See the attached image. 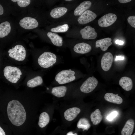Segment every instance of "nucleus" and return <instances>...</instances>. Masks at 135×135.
<instances>
[{"instance_id": "f257e3e1", "label": "nucleus", "mask_w": 135, "mask_h": 135, "mask_svg": "<svg viewBox=\"0 0 135 135\" xmlns=\"http://www.w3.org/2000/svg\"><path fill=\"white\" fill-rule=\"evenodd\" d=\"M8 116L11 123L16 126H20L25 122L26 113L24 108L18 101L14 100L8 103L7 109Z\"/></svg>"}, {"instance_id": "f03ea898", "label": "nucleus", "mask_w": 135, "mask_h": 135, "mask_svg": "<svg viewBox=\"0 0 135 135\" xmlns=\"http://www.w3.org/2000/svg\"><path fill=\"white\" fill-rule=\"evenodd\" d=\"M57 57L54 54L49 52L43 53L39 57L38 62L42 68H46L52 67L56 62Z\"/></svg>"}, {"instance_id": "7ed1b4c3", "label": "nucleus", "mask_w": 135, "mask_h": 135, "mask_svg": "<svg viewBox=\"0 0 135 135\" xmlns=\"http://www.w3.org/2000/svg\"><path fill=\"white\" fill-rule=\"evenodd\" d=\"M4 76L9 82L16 83L20 78L22 74L20 70L16 67L8 66L5 67L4 70Z\"/></svg>"}, {"instance_id": "20e7f679", "label": "nucleus", "mask_w": 135, "mask_h": 135, "mask_svg": "<svg viewBox=\"0 0 135 135\" xmlns=\"http://www.w3.org/2000/svg\"><path fill=\"white\" fill-rule=\"evenodd\" d=\"M75 72L71 69L63 70L58 73L56 76V81L60 84H64L72 82L76 77Z\"/></svg>"}, {"instance_id": "39448f33", "label": "nucleus", "mask_w": 135, "mask_h": 135, "mask_svg": "<svg viewBox=\"0 0 135 135\" xmlns=\"http://www.w3.org/2000/svg\"><path fill=\"white\" fill-rule=\"evenodd\" d=\"M8 52L9 55L11 58L18 61H23L26 57V50L21 45L16 46L14 48L10 49Z\"/></svg>"}, {"instance_id": "423d86ee", "label": "nucleus", "mask_w": 135, "mask_h": 135, "mask_svg": "<svg viewBox=\"0 0 135 135\" xmlns=\"http://www.w3.org/2000/svg\"><path fill=\"white\" fill-rule=\"evenodd\" d=\"M98 81L95 78L90 77L82 84L80 88L81 91L85 93H88L92 92L96 87Z\"/></svg>"}, {"instance_id": "0eeeda50", "label": "nucleus", "mask_w": 135, "mask_h": 135, "mask_svg": "<svg viewBox=\"0 0 135 135\" xmlns=\"http://www.w3.org/2000/svg\"><path fill=\"white\" fill-rule=\"evenodd\" d=\"M117 19V16L116 14L113 13H109L100 18L98 20V24L100 27H108L114 23Z\"/></svg>"}, {"instance_id": "6e6552de", "label": "nucleus", "mask_w": 135, "mask_h": 135, "mask_svg": "<svg viewBox=\"0 0 135 135\" xmlns=\"http://www.w3.org/2000/svg\"><path fill=\"white\" fill-rule=\"evenodd\" d=\"M20 26L23 28L31 30L37 28L38 23L35 18L30 17H26L21 20L20 22Z\"/></svg>"}, {"instance_id": "1a4fd4ad", "label": "nucleus", "mask_w": 135, "mask_h": 135, "mask_svg": "<svg viewBox=\"0 0 135 135\" xmlns=\"http://www.w3.org/2000/svg\"><path fill=\"white\" fill-rule=\"evenodd\" d=\"M97 17L96 14L93 12L87 10L82 14L78 20V21L81 24H85L94 20Z\"/></svg>"}, {"instance_id": "9d476101", "label": "nucleus", "mask_w": 135, "mask_h": 135, "mask_svg": "<svg viewBox=\"0 0 135 135\" xmlns=\"http://www.w3.org/2000/svg\"><path fill=\"white\" fill-rule=\"evenodd\" d=\"M113 59V56L110 52H107L104 54L101 60V67L104 70L108 71L110 69Z\"/></svg>"}, {"instance_id": "9b49d317", "label": "nucleus", "mask_w": 135, "mask_h": 135, "mask_svg": "<svg viewBox=\"0 0 135 135\" xmlns=\"http://www.w3.org/2000/svg\"><path fill=\"white\" fill-rule=\"evenodd\" d=\"M82 38L86 40L94 39L97 36V32L94 28L88 26L81 29L80 31Z\"/></svg>"}, {"instance_id": "f8f14e48", "label": "nucleus", "mask_w": 135, "mask_h": 135, "mask_svg": "<svg viewBox=\"0 0 135 135\" xmlns=\"http://www.w3.org/2000/svg\"><path fill=\"white\" fill-rule=\"evenodd\" d=\"M81 110L77 107H74L66 110L64 113L65 119L68 121H71L74 119L80 114Z\"/></svg>"}, {"instance_id": "ddd939ff", "label": "nucleus", "mask_w": 135, "mask_h": 135, "mask_svg": "<svg viewBox=\"0 0 135 135\" xmlns=\"http://www.w3.org/2000/svg\"><path fill=\"white\" fill-rule=\"evenodd\" d=\"M92 50L91 46L86 43H79L76 45L74 48V51L76 53L84 54L89 52Z\"/></svg>"}, {"instance_id": "4468645a", "label": "nucleus", "mask_w": 135, "mask_h": 135, "mask_svg": "<svg viewBox=\"0 0 135 135\" xmlns=\"http://www.w3.org/2000/svg\"><path fill=\"white\" fill-rule=\"evenodd\" d=\"M92 3L88 1H84L81 3L75 9L74 14L75 16L81 15L91 6Z\"/></svg>"}, {"instance_id": "2eb2a0df", "label": "nucleus", "mask_w": 135, "mask_h": 135, "mask_svg": "<svg viewBox=\"0 0 135 135\" xmlns=\"http://www.w3.org/2000/svg\"><path fill=\"white\" fill-rule=\"evenodd\" d=\"M119 84L122 88L126 91L130 90L133 87L132 80L128 77L124 76L122 77L120 80Z\"/></svg>"}, {"instance_id": "dca6fc26", "label": "nucleus", "mask_w": 135, "mask_h": 135, "mask_svg": "<svg viewBox=\"0 0 135 135\" xmlns=\"http://www.w3.org/2000/svg\"><path fill=\"white\" fill-rule=\"evenodd\" d=\"M112 39L109 38H106L97 40L96 42V47H100L103 51L106 50L112 43Z\"/></svg>"}, {"instance_id": "f3484780", "label": "nucleus", "mask_w": 135, "mask_h": 135, "mask_svg": "<svg viewBox=\"0 0 135 135\" xmlns=\"http://www.w3.org/2000/svg\"><path fill=\"white\" fill-rule=\"evenodd\" d=\"M134 120L132 119L128 120L126 123L122 130V135H131L134 131Z\"/></svg>"}, {"instance_id": "a211bd4d", "label": "nucleus", "mask_w": 135, "mask_h": 135, "mask_svg": "<svg viewBox=\"0 0 135 135\" xmlns=\"http://www.w3.org/2000/svg\"><path fill=\"white\" fill-rule=\"evenodd\" d=\"M105 99L110 102L120 104L123 102L122 98L118 95V94H115L112 93H107L104 96Z\"/></svg>"}, {"instance_id": "6ab92c4d", "label": "nucleus", "mask_w": 135, "mask_h": 135, "mask_svg": "<svg viewBox=\"0 0 135 135\" xmlns=\"http://www.w3.org/2000/svg\"><path fill=\"white\" fill-rule=\"evenodd\" d=\"M47 36L54 45L58 47L62 46L63 38L58 34L49 32L47 34Z\"/></svg>"}, {"instance_id": "aec40b11", "label": "nucleus", "mask_w": 135, "mask_h": 135, "mask_svg": "<svg viewBox=\"0 0 135 135\" xmlns=\"http://www.w3.org/2000/svg\"><path fill=\"white\" fill-rule=\"evenodd\" d=\"M11 27L10 23L8 21L0 24V38H2L8 36L10 33Z\"/></svg>"}, {"instance_id": "412c9836", "label": "nucleus", "mask_w": 135, "mask_h": 135, "mask_svg": "<svg viewBox=\"0 0 135 135\" xmlns=\"http://www.w3.org/2000/svg\"><path fill=\"white\" fill-rule=\"evenodd\" d=\"M68 10V9L65 7L56 8L52 10L50 12V15L54 18H58L65 14Z\"/></svg>"}, {"instance_id": "4be33fe9", "label": "nucleus", "mask_w": 135, "mask_h": 135, "mask_svg": "<svg viewBox=\"0 0 135 135\" xmlns=\"http://www.w3.org/2000/svg\"><path fill=\"white\" fill-rule=\"evenodd\" d=\"M90 118L91 121L94 125L100 123L102 119V116L99 109H97L91 114Z\"/></svg>"}, {"instance_id": "5701e85b", "label": "nucleus", "mask_w": 135, "mask_h": 135, "mask_svg": "<svg viewBox=\"0 0 135 135\" xmlns=\"http://www.w3.org/2000/svg\"><path fill=\"white\" fill-rule=\"evenodd\" d=\"M67 90V88L65 86L55 87L52 89V93L58 98H62L65 96Z\"/></svg>"}, {"instance_id": "b1692460", "label": "nucleus", "mask_w": 135, "mask_h": 135, "mask_svg": "<svg viewBox=\"0 0 135 135\" xmlns=\"http://www.w3.org/2000/svg\"><path fill=\"white\" fill-rule=\"evenodd\" d=\"M50 117L48 114L46 112H43L40 115L38 122V125L41 128L46 126L49 123Z\"/></svg>"}, {"instance_id": "393cba45", "label": "nucleus", "mask_w": 135, "mask_h": 135, "mask_svg": "<svg viewBox=\"0 0 135 135\" xmlns=\"http://www.w3.org/2000/svg\"><path fill=\"white\" fill-rule=\"evenodd\" d=\"M43 82L42 78L41 76H38L28 80L27 84L28 87L33 88L41 84Z\"/></svg>"}, {"instance_id": "a878e982", "label": "nucleus", "mask_w": 135, "mask_h": 135, "mask_svg": "<svg viewBox=\"0 0 135 135\" xmlns=\"http://www.w3.org/2000/svg\"><path fill=\"white\" fill-rule=\"evenodd\" d=\"M78 128H82L83 130H88L90 127L91 125L88 120L86 118H82L79 120L77 124Z\"/></svg>"}, {"instance_id": "bb28decb", "label": "nucleus", "mask_w": 135, "mask_h": 135, "mask_svg": "<svg viewBox=\"0 0 135 135\" xmlns=\"http://www.w3.org/2000/svg\"><path fill=\"white\" fill-rule=\"evenodd\" d=\"M69 28L68 25L65 24L52 28L50 30L52 32H64L68 31Z\"/></svg>"}, {"instance_id": "cd10ccee", "label": "nucleus", "mask_w": 135, "mask_h": 135, "mask_svg": "<svg viewBox=\"0 0 135 135\" xmlns=\"http://www.w3.org/2000/svg\"><path fill=\"white\" fill-rule=\"evenodd\" d=\"M18 4L20 7H25L29 5L31 2L30 0H17Z\"/></svg>"}, {"instance_id": "c85d7f7f", "label": "nucleus", "mask_w": 135, "mask_h": 135, "mask_svg": "<svg viewBox=\"0 0 135 135\" xmlns=\"http://www.w3.org/2000/svg\"><path fill=\"white\" fill-rule=\"evenodd\" d=\"M128 21L131 26L135 28V16H129L128 18Z\"/></svg>"}, {"instance_id": "c756f323", "label": "nucleus", "mask_w": 135, "mask_h": 135, "mask_svg": "<svg viewBox=\"0 0 135 135\" xmlns=\"http://www.w3.org/2000/svg\"><path fill=\"white\" fill-rule=\"evenodd\" d=\"M118 114V113L117 112H113L107 116V118L109 121H112L117 116Z\"/></svg>"}, {"instance_id": "7c9ffc66", "label": "nucleus", "mask_w": 135, "mask_h": 135, "mask_svg": "<svg viewBox=\"0 0 135 135\" xmlns=\"http://www.w3.org/2000/svg\"><path fill=\"white\" fill-rule=\"evenodd\" d=\"M124 59V57L122 56H116L115 60L117 61L118 60H123Z\"/></svg>"}, {"instance_id": "2f4dec72", "label": "nucleus", "mask_w": 135, "mask_h": 135, "mask_svg": "<svg viewBox=\"0 0 135 135\" xmlns=\"http://www.w3.org/2000/svg\"><path fill=\"white\" fill-rule=\"evenodd\" d=\"M115 43L116 44L121 45L123 44L124 42L122 41L117 40L116 41Z\"/></svg>"}, {"instance_id": "473e14b6", "label": "nucleus", "mask_w": 135, "mask_h": 135, "mask_svg": "<svg viewBox=\"0 0 135 135\" xmlns=\"http://www.w3.org/2000/svg\"><path fill=\"white\" fill-rule=\"evenodd\" d=\"M132 0H118L119 2L122 4H125L129 2L132 1Z\"/></svg>"}, {"instance_id": "72a5a7b5", "label": "nucleus", "mask_w": 135, "mask_h": 135, "mask_svg": "<svg viewBox=\"0 0 135 135\" xmlns=\"http://www.w3.org/2000/svg\"><path fill=\"white\" fill-rule=\"evenodd\" d=\"M4 13V9L2 6L0 4V15H2Z\"/></svg>"}, {"instance_id": "f704fd0d", "label": "nucleus", "mask_w": 135, "mask_h": 135, "mask_svg": "<svg viewBox=\"0 0 135 135\" xmlns=\"http://www.w3.org/2000/svg\"><path fill=\"white\" fill-rule=\"evenodd\" d=\"M0 135H6V133L2 128L0 126Z\"/></svg>"}, {"instance_id": "c9c22d12", "label": "nucleus", "mask_w": 135, "mask_h": 135, "mask_svg": "<svg viewBox=\"0 0 135 135\" xmlns=\"http://www.w3.org/2000/svg\"><path fill=\"white\" fill-rule=\"evenodd\" d=\"M66 135H78L77 133L73 134L72 132H68Z\"/></svg>"}, {"instance_id": "e433bc0d", "label": "nucleus", "mask_w": 135, "mask_h": 135, "mask_svg": "<svg viewBox=\"0 0 135 135\" xmlns=\"http://www.w3.org/2000/svg\"><path fill=\"white\" fill-rule=\"evenodd\" d=\"M66 1H72V0H65Z\"/></svg>"}, {"instance_id": "4c0bfd02", "label": "nucleus", "mask_w": 135, "mask_h": 135, "mask_svg": "<svg viewBox=\"0 0 135 135\" xmlns=\"http://www.w3.org/2000/svg\"><path fill=\"white\" fill-rule=\"evenodd\" d=\"M133 135H135V133H134V134Z\"/></svg>"}]
</instances>
